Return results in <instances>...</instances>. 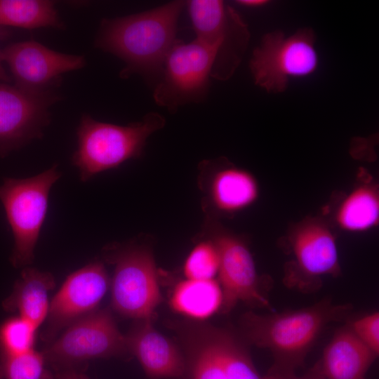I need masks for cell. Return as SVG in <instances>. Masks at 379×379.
Listing matches in <instances>:
<instances>
[{
    "instance_id": "1",
    "label": "cell",
    "mask_w": 379,
    "mask_h": 379,
    "mask_svg": "<svg viewBox=\"0 0 379 379\" xmlns=\"http://www.w3.org/2000/svg\"><path fill=\"white\" fill-rule=\"evenodd\" d=\"M352 309L350 303L336 304L324 298L295 310L265 314L249 311L242 315L240 325L248 342L271 352V371L295 372L304 364L323 330L347 318Z\"/></svg>"
},
{
    "instance_id": "2",
    "label": "cell",
    "mask_w": 379,
    "mask_h": 379,
    "mask_svg": "<svg viewBox=\"0 0 379 379\" xmlns=\"http://www.w3.org/2000/svg\"><path fill=\"white\" fill-rule=\"evenodd\" d=\"M185 5L183 1H173L140 13L103 19L95 45L125 62L123 77L133 73L159 75L177 39L178 20Z\"/></svg>"
},
{
    "instance_id": "3",
    "label": "cell",
    "mask_w": 379,
    "mask_h": 379,
    "mask_svg": "<svg viewBox=\"0 0 379 379\" xmlns=\"http://www.w3.org/2000/svg\"><path fill=\"white\" fill-rule=\"evenodd\" d=\"M165 123V118L154 112L126 126L99 121L83 114L77 129V149L72 157L80 180L86 182L100 173L139 157L148 137Z\"/></svg>"
},
{
    "instance_id": "4",
    "label": "cell",
    "mask_w": 379,
    "mask_h": 379,
    "mask_svg": "<svg viewBox=\"0 0 379 379\" xmlns=\"http://www.w3.org/2000/svg\"><path fill=\"white\" fill-rule=\"evenodd\" d=\"M60 176L55 164L32 177L6 178L0 185V201L14 239L10 260L15 267L32 262L47 213L49 192Z\"/></svg>"
},
{
    "instance_id": "5",
    "label": "cell",
    "mask_w": 379,
    "mask_h": 379,
    "mask_svg": "<svg viewBox=\"0 0 379 379\" xmlns=\"http://www.w3.org/2000/svg\"><path fill=\"white\" fill-rule=\"evenodd\" d=\"M128 352L126 336L108 309L95 310L75 321L51 342L43 354L57 373L77 371L81 364Z\"/></svg>"
},
{
    "instance_id": "6",
    "label": "cell",
    "mask_w": 379,
    "mask_h": 379,
    "mask_svg": "<svg viewBox=\"0 0 379 379\" xmlns=\"http://www.w3.org/2000/svg\"><path fill=\"white\" fill-rule=\"evenodd\" d=\"M215 54V48L197 39L189 43L177 39L159 74L153 92L156 104L174 113L205 98Z\"/></svg>"
},
{
    "instance_id": "7",
    "label": "cell",
    "mask_w": 379,
    "mask_h": 379,
    "mask_svg": "<svg viewBox=\"0 0 379 379\" xmlns=\"http://www.w3.org/2000/svg\"><path fill=\"white\" fill-rule=\"evenodd\" d=\"M315 36L310 28H303L286 36L281 31L263 36L254 49L250 69L256 85L268 93L284 91L291 77L313 73L318 64Z\"/></svg>"
},
{
    "instance_id": "8",
    "label": "cell",
    "mask_w": 379,
    "mask_h": 379,
    "mask_svg": "<svg viewBox=\"0 0 379 379\" xmlns=\"http://www.w3.org/2000/svg\"><path fill=\"white\" fill-rule=\"evenodd\" d=\"M186 5L196 39L216 50L211 77L220 81L229 79L247 48L248 25L222 1L191 0Z\"/></svg>"
},
{
    "instance_id": "9",
    "label": "cell",
    "mask_w": 379,
    "mask_h": 379,
    "mask_svg": "<svg viewBox=\"0 0 379 379\" xmlns=\"http://www.w3.org/2000/svg\"><path fill=\"white\" fill-rule=\"evenodd\" d=\"M114 251L107 257L114 264L111 283L113 308L127 317L150 318L161 299L152 253L138 246Z\"/></svg>"
},
{
    "instance_id": "10",
    "label": "cell",
    "mask_w": 379,
    "mask_h": 379,
    "mask_svg": "<svg viewBox=\"0 0 379 379\" xmlns=\"http://www.w3.org/2000/svg\"><path fill=\"white\" fill-rule=\"evenodd\" d=\"M290 243L293 260L285 269L283 279L288 288L314 293L321 286L323 277L340 274L335 239L325 223L310 220L299 225Z\"/></svg>"
},
{
    "instance_id": "11",
    "label": "cell",
    "mask_w": 379,
    "mask_h": 379,
    "mask_svg": "<svg viewBox=\"0 0 379 379\" xmlns=\"http://www.w3.org/2000/svg\"><path fill=\"white\" fill-rule=\"evenodd\" d=\"M59 99L53 89L33 92L0 83V159L43 136L49 108Z\"/></svg>"
},
{
    "instance_id": "12",
    "label": "cell",
    "mask_w": 379,
    "mask_h": 379,
    "mask_svg": "<svg viewBox=\"0 0 379 379\" xmlns=\"http://www.w3.org/2000/svg\"><path fill=\"white\" fill-rule=\"evenodd\" d=\"M211 241L219 254V284L222 289L221 312L227 313L241 301L251 306L275 310L269 300L245 243L224 232H216Z\"/></svg>"
},
{
    "instance_id": "13",
    "label": "cell",
    "mask_w": 379,
    "mask_h": 379,
    "mask_svg": "<svg viewBox=\"0 0 379 379\" xmlns=\"http://www.w3.org/2000/svg\"><path fill=\"white\" fill-rule=\"evenodd\" d=\"M109 285L107 272L100 261L70 274L50 302L44 337L53 340L58 331L97 310Z\"/></svg>"
},
{
    "instance_id": "14",
    "label": "cell",
    "mask_w": 379,
    "mask_h": 379,
    "mask_svg": "<svg viewBox=\"0 0 379 379\" xmlns=\"http://www.w3.org/2000/svg\"><path fill=\"white\" fill-rule=\"evenodd\" d=\"M1 58L9 66L15 86L33 92L52 90L63 73L86 64L82 55L55 51L34 41L6 46L1 50Z\"/></svg>"
},
{
    "instance_id": "15",
    "label": "cell",
    "mask_w": 379,
    "mask_h": 379,
    "mask_svg": "<svg viewBox=\"0 0 379 379\" xmlns=\"http://www.w3.org/2000/svg\"><path fill=\"white\" fill-rule=\"evenodd\" d=\"M150 319H141L126 336L128 352L135 356L150 378L183 375L186 373L184 357L171 340L154 328Z\"/></svg>"
},
{
    "instance_id": "16",
    "label": "cell",
    "mask_w": 379,
    "mask_h": 379,
    "mask_svg": "<svg viewBox=\"0 0 379 379\" xmlns=\"http://www.w3.org/2000/svg\"><path fill=\"white\" fill-rule=\"evenodd\" d=\"M378 356L346 324L336 330L317 364L325 379H365Z\"/></svg>"
},
{
    "instance_id": "17",
    "label": "cell",
    "mask_w": 379,
    "mask_h": 379,
    "mask_svg": "<svg viewBox=\"0 0 379 379\" xmlns=\"http://www.w3.org/2000/svg\"><path fill=\"white\" fill-rule=\"evenodd\" d=\"M55 285L51 273L26 267L2 305L8 312H17L38 328L46 320L50 305L48 293Z\"/></svg>"
},
{
    "instance_id": "18",
    "label": "cell",
    "mask_w": 379,
    "mask_h": 379,
    "mask_svg": "<svg viewBox=\"0 0 379 379\" xmlns=\"http://www.w3.org/2000/svg\"><path fill=\"white\" fill-rule=\"evenodd\" d=\"M208 195L213 206L224 213H234L253 204L258 197L256 179L247 171L228 166L217 171L211 180Z\"/></svg>"
},
{
    "instance_id": "19",
    "label": "cell",
    "mask_w": 379,
    "mask_h": 379,
    "mask_svg": "<svg viewBox=\"0 0 379 379\" xmlns=\"http://www.w3.org/2000/svg\"><path fill=\"white\" fill-rule=\"evenodd\" d=\"M222 294L219 282L211 279H188L174 288L171 304L179 313L204 319L220 309Z\"/></svg>"
},
{
    "instance_id": "20",
    "label": "cell",
    "mask_w": 379,
    "mask_h": 379,
    "mask_svg": "<svg viewBox=\"0 0 379 379\" xmlns=\"http://www.w3.org/2000/svg\"><path fill=\"white\" fill-rule=\"evenodd\" d=\"M228 379H264L243 344L229 331L200 324Z\"/></svg>"
},
{
    "instance_id": "21",
    "label": "cell",
    "mask_w": 379,
    "mask_h": 379,
    "mask_svg": "<svg viewBox=\"0 0 379 379\" xmlns=\"http://www.w3.org/2000/svg\"><path fill=\"white\" fill-rule=\"evenodd\" d=\"M335 220L343 230L360 232L378 225L379 194L374 185H364L353 190L338 207Z\"/></svg>"
},
{
    "instance_id": "22",
    "label": "cell",
    "mask_w": 379,
    "mask_h": 379,
    "mask_svg": "<svg viewBox=\"0 0 379 379\" xmlns=\"http://www.w3.org/2000/svg\"><path fill=\"white\" fill-rule=\"evenodd\" d=\"M0 26L64 28L55 3L46 0H0Z\"/></svg>"
},
{
    "instance_id": "23",
    "label": "cell",
    "mask_w": 379,
    "mask_h": 379,
    "mask_svg": "<svg viewBox=\"0 0 379 379\" xmlns=\"http://www.w3.org/2000/svg\"><path fill=\"white\" fill-rule=\"evenodd\" d=\"M187 328L186 372L190 379H228L200 324Z\"/></svg>"
},
{
    "instance_id": "24",
    "label": "cell",
    "mask_w": 379,
    "mask_h": 379,
    "mask_svg": "<svg viewBox=\"0 0 379 379\" xmlns=\"http://www.w3.org/2000/svg\"><path fill=\"white\" fill-rule=\"evenodd\" d=\"M43 352L32 350L22 354L0 357V379H55Z\"/></svg>"
},
{
    "instance_id": "25",
    "label": "cell",
    "mask_w": 379,
    "mask_h": 379,
    "mask_svg": "<svg viewBox=\"0 0 379 379\" xmlns=\"http://www.w3.org/2000/svg\"><path fill=\"white\" fill-rule=\"evenodd\" d=\"M37 328L20 316L0 326V357L15 356L34 350Z\"/></svg>"
},
{
    "instance_id": "26",
    "label": "cell",
    "mask_w": 379,
    "mask_h": 379,
    "mask_svg": "<svg viewBox=\"0 0 379 379\" xmlns=\"http://www.w3.org/2000/svg\"><path fill=\"white\" fill-rule=\"evenodd\" d=\"M219 254L211 240L197 244L184 264V274L188 279H211L218 273Z\"/></svg>"
},
{
    "instance_id": "27",
    "label": "cell",
    "mask_w": 379,
    "mask_h": 379,
    "mask_svg": "<svg viewBox=\"0 0 379 379\" xmlns=\"http://www.w3.org/2000/svg\"><path fill=\"white\" fill-rule=\"evenodd\" d=\"M356 336L377 355L379 354V313L373 312L347 323Z\"/></svg>"
},
{
    "instance_id": "28",
    "label": "cell",
    "mask_w": 379,
    "mask_h": 379,
    "mask_svg": "<svg viewBox=\"0 0 379 379\" xmlns=\"http://www.w3.org/2000/svg\"><path fill=\"white\" fill-rule=\"evenodd\" d=\"M263 378L264 379H325L317 364L302 375H297L295 372H280L270 370Z\"/></svg>"
},
{
    "instance_id": "29",
    "label": "cell",
    "mask_w": 379,
    "mask_h": 379,
    "mask_svg": "<svg viewBox=\"0 0 379 379\" xmlns=\"http://www.w3.org/2000/svg\"><path fill=\"white\" fill-rule=\"evenodd\" d=\"M57 379H88L81 371H69L57 373Z\"/></svg>"
},
{
    "instance_id": "30",
    "label": "cell",
    "mask_w": 379,
    "mask_h": 379,
    "mask_svg": "<svg viewBox=\"0 0 379 379\" xmlns=\"http://www.w3.org/2000/svg\"><path fill=\"white\" fill-rule=\"evenodd\" d=\"M238 4L248 7H260L266 4L268 1L265 0H241Z\"/></svg>"
},
{
    "instance_id": "31",
    "label": "cell",
    "mask_w": 379,
    "mask_h": 379,
    "mask_svg": "<svg viewBox=\"0 0 379 379\" xmlns=\"http://www.w3.org/2000/svg\"><path fill=\"white\" fill-rule=\"evenodd\" d=\"M11 80L9 76L6 73L1 58V50H0V81L8 82Z\"/></svg>"
}]
</instances>
